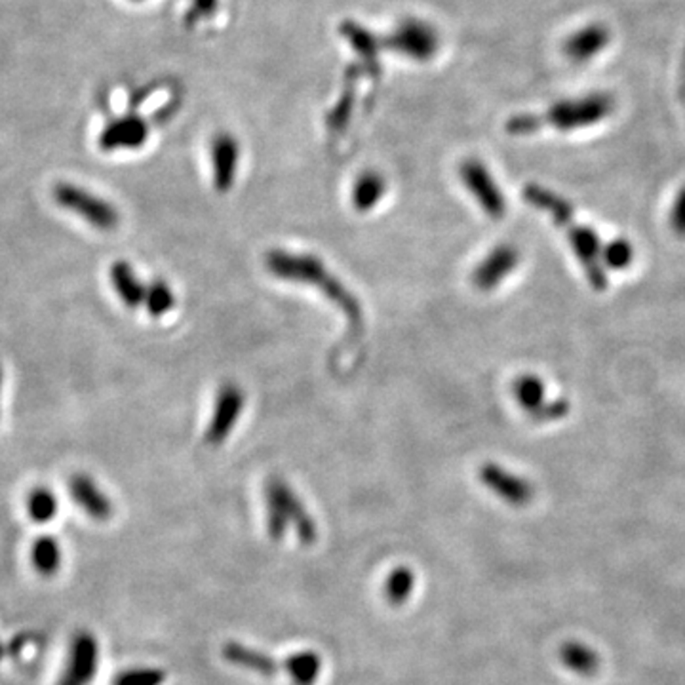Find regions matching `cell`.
<instances>
[{
    "instance_id": "obj_30",
    "label": "cell",
    "mask_w": 685,
    "mask_h": 685,
    "mask_svg": "<svg viewBox=\"0 0 685 685\" xmlns=\"http://www.w3.org/2000/svg\"><path fill=\"white\" fill-rule=\"evenodd\" d=\"M670 229H673L676 237L685 238V187L680 189L673 210H670Z\"/></svg>"
},
{
    "instance_id": "obj_12",
    "label": "cell",
    "mask_w": 685,
    "mask_h": 685,
    "mask_svg": "<svg viewBox=\"0 0 685 685\" xmlns=\"http://www.w3.org/2000/svg\"><path fill=\"white\" fill-rule=\"evenodd\" d=\"M212 155V173H214V187L219 193H227L232 189L238 168L240 149L235 137L230 133H217L210 147Z\"/></svg>"
},
{
    "instance_id": "obj_4",
    "label": "cell",
    "mask_w": 685,
    "mask_h": 685,
    "mask_svg": "<svg viewBox=\"0 0 685 685\" xmlns=\"http://www.w3.org/2000/svg\"><path fill=\"white\" fill-rule=\"evenodd\" d=\"M267 529L272 541H282L286 537L287 526H294L299 541L312 544L318 537L317 524L312 516L299 501L294 489L284 480L272 478L267 484Z\"/></svg>"
},
{
    "instance_id": "obj_2",
    "label": "cell",
    "mask_w": 685,
    "mask_h": 685,
    "mask_svg": "<svg viewBox=\"0 0 685 685\" xmlns=\"http://www.w3.org/2000/svg\"><path fill=\"white\" fill-rule=\"evenodd\" d=\"M265 267L272 277L280 280H290L314 286L318 292H322L327 299L335 303L349 322L360 324L362 322V307L359 299L349 287L342 284L337 277L326 269V265L318 257L309 254H292L284 250H272L265 257Z\"/></svg>"
},
{
    "instance_id": "obj_27",
    "label": "cell",
    "mask_w": 685,
    "mask_h": 685,
    "mask_svg": "<svg viewBox=\"0 0 685 685\" xmlns=\"http://www.w3.org/2000/svg\"><path fill=\"white\" fill-rule=\"evenodd\" d=\"M175 305V297L172 287L164 280H155L150 286H147L145 292V307L150 317L160 318L164 314H168Z\"/></svg>"
},
{
    "instance_id": "obj_3",
    "label": "cell",
    "mask_w": 685,
    "mask_h": 685,
    "mask_svg": "<svg viewBox=\"0 0 685 685\" xmlns=\"http://www.w3.org/2000/svg\"><path fill=\"white\" fill-rule=\"evenodd\" d=\"M615 109V101L608 93H588L584 98L566 100L552 105L544 115H516L509 118L504 130L512 135H528L543 128L561 132L594 126L608 118Z\"/></svg>"
},
{
    "instance_id": "obj_29",
    "label": "cell",
    "mask_w": 685,
    "mask_h": 685,
    "mask_svg": "<svg viewBox=\"0 0 685 685\" xmlns=\"http://www.w3.org/2000/svg\"><path fill=\"white\" fill-rule=\"evenodd\" d=\"M166 681V673L160 668H130L120 673L113 685H162Z\"/></svg>"
},
{
    "instance_id": "obj_28",
    "label": "cell",
    "mask_w": 685,
    "mask_h": 685,
    "mask_svg": "<svg viewBox=\"0 0 685 685\" xmlns=\"http://www.w3.org/2000/svg\"><path fill=\"white\" fill-rule=\"evenodd\" d=\"M354 80H356V77H354V68H352V78H349V85H347L345 92H342V95L332 111L327 113V128H330V132H334V133H339L349 126V120L352 115V109H354Z\"/></svg>"
},
{
    "instance_id": "obj_31",
    "label": "cell",
    "mask_w": 685,
    "mask_h": 685,
    "mask_svg": "<svg viewBox=\"0 0 685 685\" xmlns=\"http://www.w3.org/2000/svg\"><path fill=\"white\" fill-rule=\"evenodd\" d=\"M569 414V402L566 399H558L554 402H548L541 411H537L536 415H533L531 419H536L539 423H546V421H558V419H564L566 415Z\"/></svg>"
},
{
    "instance_id": "obj_26",
    "label": "cell",
    "mask_w": 685,
    "mask_h": 685,
    "mask_svg": "<svg viewBox=\"0 0 685 685\" xmlns=\"http://www.w3.org/2000/svg\"><path fill=\"white\" fill-rule=\"evenodd\" d=\"M634 262V248L626 238H613L601 246V263L606 270H625Z\"/></svg>"
},
{
    "instance_id": "obj_8",
    "label": "cell",
    "mask_w": 685,
    "mask_h": 685,
    "mask_svg": "<svg viewBox=\"0 0 685 685\" xmlns=\"http://www.w3.org/2000/svg\"><path fill=\"white\" fill-rule=\"evenodd\" d=\"M100 663V648L98 640L90 633H77L71 649H68V659L65 665L63 674L58 685H90L95 678Z\"/></svg>"
},
{
    "instance_id": "obj_5",
    "label": "cell",
    "mask_w": 685,
    "mask_h": 685,
    "mask_svg": "<svg viewBox=\"0 0 685 685\" xmlns=\"http://www.w3.org/2000/svg\"><path fill=\"white\" fill-rule=\"evenodd\" d=\"M53 200L63 210L82 217L86 223L100 230H113L120 222L118 210L111 202L71 183L56 185V189H53Z\"/></svg>"
},
{
    "instance_id": "obj_20",
    "label": "cell",
    "mask_w": 685,
    "mask_h": 685,
    "mask_svg": "<svg viewBox=\"0 0 685 685\" xmlns=\"http://www.w3.org/2000/svg\"><path fill=\"white\" fill-rule=\"evenodd\" d=\"M560 661L564 663L571 673L579 674V676H594L598 670H600V665H601V659L600 655L591 649L588 646H584V643H579V641H568L566 646L560 648Z\"/></svg>"
},
{
    "instance_id": "obj_1",
    "label": "cell",
    "mask_w": 685,
    "mask_h": 685,
    "mask_svg": "<svg viewBox=\"0 0 685 685\" xmlns=\"http://www.w3.org/2000/svg\"><path fill=\"white\" fill-rule=\"evenodd\" d=\"M524 200L543 214L566 232L571 250L583 267L584 277L594 292L608 290V272L601 263V244L596 230L575 219L573 206L554 190L529 183L524 187Z\"/></svg>"
},
{
    "instance_id": "obj_10",
    "label": "cell",
    "mask_w": 685,
    "mask_h": 685,
    "mask_svg": "<svg viewBox=\"0 0 685 685\" xmlns=\"http://www.w3.org/2000/svg\"><path fill=\"white\" fill-rule=\"evenodd\" d=\"M246 404V396L240 391V387L225 385L217 394L215 407H214V415L210 419L208 431H206V442L212 446L223 444L229 434L235 429V424L242 414V407Z\"/></svg>"
},
{
    "instance_id": "obj_7",
    "label": "cell",
    "mask_w": 685,
    "mask_h": 685,
    "mask_svg": "<svg viewBox=\"0 0 685 685\" xmlns=\"http://www.w3.org/2000/svg\"><path fill=\"white\" fill-rule=\"evenodd\" d=\"M480 482H482L491 493H496L499 499L506 504L522 509L528 506L533 497H536V488H533L526 478L512 474L511 471L503 469L497 463H486L480 467Z\"/></svg>"
},
{
    "instance_id": "obj_16",
    "label": "cell",
    "mask_w": 685,
    "mask_h": 685,
    "mask_svg": "<svg viewBox=\"0 0 685 685\" xmlns=\"http://www.w3.org/2000/svg\"><path fill=\"white\" fill-rule=\"evenodd\" d=\"M222 653L227 663L250 670V673H255L259 676L270 678L278 673V663L274 661L270 655L248 646H242L238 641L225 643Z\"/></svg>"
},
{
    "instance_id": "obj_23",
    "label": "cell",
    "mask_w": 685,
    "mask_h": 685,
    "mask_svg": "<svg viewBox=\"0 0 685 685\" xmlns=\"http://www.w3.org/2000/svg\"><path fill=\"white\" fill-rule=\"evenodd\" d=\"M31 561L33 568L44 577L56 575L61 568V548L58 541L53 537H38L31 548Z\"/></svg>"
},
{
    "instance_id": "obj_24",
    "label": "cell",
    "mask_w": 685,
    "mask_h": 685,
    "mask_svg": "<svg viewBox=\"0 0 685 685\" xmlns=\"http://www.w3.org/2000/svg\"><path fill=\"white\" fill-rule=\"evenodd\" d=\"M414 588H415V573L406 566H400L389 573L385 583V596L392 606H402L409 600Z\"/></svg>"
},
{
    "instance_id": "obj_14",
    "label": "cell",
    "mask_w": 685,
    "mask_h": 685,
    "mask_svg": "<svg viewBox=\"0 0 685 685\" xmlns=\"http://www.w3.org/2000/svg\"><path fill=\"white\" fill-rule=\"evenodd\" d=\"M149 126L147 122L135 115H128L113 120L111 125L105 126L100 135V147L103 150H118V149H137L147 141Z\"/></svg>"
},
{
    "instance_id": "obj_22",
    "label": "cell",
    "mask_w": 685,
    "mask_h": 685,
    "mask_svg": "<svg viewBox=\"0 0 685 685\" xmlns=\"http://www.w3.org/2000/svg\"><path fill=\"white\" fill-rule=\"evenodd\" d=\"M284 670L295 685H314L322 670V659L314 651H299L286 659Z\"/></svg>"
},
{
    "instance_id": "obj_6",
    "label": "cell",
    "mask_w": 685,
    "mask_h": 685,
    "mask_svg": "<svg viewBox=\"0 0 685 685\" xmlns=\"http://www.w3.org/2000/svg\"><path fill=\"white\" fill-rule=\"evenodd\" d=\"M461 180L471 190L480 208L491 219H503L506 214V198L503 190L493 180V175L486 168L484 162L469 158L461 164Z\"/></svg>"
},
{
    "instance_id": "obj_17",
    "label": "cell",
    "mask_w": 685,
    "mask_h": 685,
    "mask_svg": "<svg viewBox=\"0 0 685 685\" xmlns=\"http://www.w3.org/2000/svg\"><path fill=\"white\" fill-rule=\"evenodd\" d=\"M111 284L117 295L125 301L128 309H137L145 303L147 287L137 278V274L130 263L117 262L111 267Z\"/></svg>"
},
{
    "instance_id": "obj_18",
    "label": "cell",
    "mask_w": 685,
    "mask_h": 685,
    "mask_svg": "<svg viewBox=\"0 0 685 685\" xmlns=\"http://www.w3.org/2000/svg\"><path fill=\"white\" fill-rule=\"evenodd\" d=\"M341 35L345 36L349 43L352 44L354 52L359 53L366 67L369 68L372 75H379L381 65H379V43L377 38L364 29L362 25L354 23V21H345L341 25Z\"/></svg>"
},
{
    "instance_id": "obj_13",
    "label": "cell",
    "mask_w": 685,
    "mask_h": 685,
    "mask_svg": "<svg viewBox=\"0 0 685 685\" xmlns=\"http://www.w3.org/2000/svg\"><path fill=\"white\" fill-rule=\"evenodd\" d=\"M68 493H71L73 501L85 511L95 522H107L113 516V503L105 493L100 489V486L86 474H77L68 482Z\"/></svg>"
},
{
    "instance_id": "obj_15",
    "label": "cell",
    "mask_w": 685,
    "mask_h": 685,
    "mask_svg": "<svg viewBox=\"0 0 685 685\" xmlns=\"http://www.w3.org/2000/svg\"><path fill=\"white\" fill-rule=\"evenodd\" d=\"M609 38L611 35L608 31V27H604L601 23L586 25L581 31L571 35L566 40L564 53L575 63H584L588 60H592L594 56H598V53L608 46Z\"/></svg>"
},
{
    "instance_id": "obj_19",
    "label": "cell",
    "mask_w": 685,
    "mask_h": 685,
    "mask_svg": "<svg viewBox=\"0 0 685 685\" xmlns=\"http://www.w3.org/2000/svg\"><path fill=\"white\" fill-rule=\"evenodd\" d=\"M512 394L516 402L520 404V407H522L529 417L536 415L537 411H541L546 406L544 383L541 377L533 374H524L516 377L512 383Z\"/></svg>"
},
{
    "instance_id": "obj_11",
    "label": "cell",
    "mask_w": 685,
    "mask_h": 685,
    "mask_svg": "<svg viewBox=\"0 0 685 685\" xmlns=\"http://www.w3.org/2000/svg\"><path fill=\"white\" fill-rule=\"evenodd\" d=\"M520 265V252L512 244H499L493 248L472 272V284L482 292H491L509 278Z\"/></svg>"
},
{
    "instance_id": "obj_25",
    "label": "cell",
    "mask_w": 685,
    "mask_h": 685,
    "mask_svg": "<svg viewBox=\"0 0 685 685\" xmlns=\"http://www.w3.org/2000/svg\"><path fill=\"white\" fill-rule=\"evenodd\" d=\"M27 514L36 524H48L58 514V499L48 488H36L27 496Z\"/></svg>"
},
{
    "instance_id": "obj_9",
    "label": "cell",
    "mask_w": 685,
    "mask_h": 685,
    "mask_svg": "<svg viewBox=\"0 0 685 685\" xmlns=\"http://www.w3.org/2000/svg\"><path fill=\"white\" fill-rule=\"evenodd\" d=\"M387 46L415 61H429L438 52V35L431 25L407 20L387 38Z\"/></svg>"
},
{
    "instance_id": "obj_33",
    "label": "cell",
    "mask_w": 685,
    "mask_h": 685,
    "mask_svg": "<svg viewBox=\"0 0 685 685\" xmlns=\"http://www.w3.org/2000/svg\"><path fill=\"white\" fill-rule=\"evenodd\" d=\"M0 391H3V366H0Z\"/></svg>"
},
{
    "instance_id": "obj_32",
    "label": "cell",
    "mask_w": 685,
    "mask_h": 685,
    "mask_svg": "<svg viewBox=\"0 0 685 685\" xmlns=\"http://www.w3.org/2000/svg\"><path fill=\"white\" fill-rule=\"evenodd\" d=\"M217 10V0H190V8L187 13V21H200L212 18Z\"/></svg>"
},
{
    "instance_id": "obj_21",
    "label": "cell",
    "mask_w": 685,
    "mask_h": 685,
    "mask_svg": "<svg viewBox=\"0 0 685 685\" xmlns=\"http://www.w3.org/2000/svg\"><path fill=\"white\" fill-rule=\"evenodd\" d=\"M385 190H387L385 177L379 175L377 172H366L354 183L352 206L359 212L372 210L374 206L383 198V195H385Z\"/></svg>"
}]
</instances>
